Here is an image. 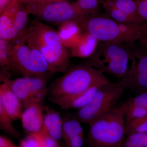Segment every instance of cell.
Masks as SVG:
<instances>
[{
  "instance_id": "obj_11",
  "label": "cell",
  "mask_w": 147,
  "mask_h": 147,
  "mask_svg": "<svg viewBox=\"0 0 147 147\" xmlns=\"http://www.w3.org/2000/svg\"><path fill=\"white\" fill-rule=\"evenodd\" d=\"M45 105L42 103H33L24 108L21 119L24 130L28 134L42 130Z\"/></svg>"
},
{
  "instance_id": "obj_20",
  "label": "cell",
  "mask_w": 147,
  "mask_h": 147,
  "mask_svg": "<svg viewBox=\"0 0 147 147\" xmlns=\"http://www.w3.org/2000/svg\"><path fill=\"white\" fill-rule=\"evenodd\" d=\"M0 77L9 78V73L14 71L10 41L0 39Z\"/></svg>"
},
{
  "instance_id": "obj_24",
  "label": "cell",
  "mask_w": 147,
  "mask_h": 147,
  "mask_svg": "<svg viewBox=\"0 0 147 147\" xmlns=\"http://www.w3.org/2000/svg\"><path fill=\"white\" fill-rule=\"evenodd\" d=\"M13 121L0 104V129L11 137L19 139L20 138V134L13 126Z\"/></svg>"
},
{
  "instance_id": "obj_34",
  "label": "cell",
  "mask_w": 147,
  "mask_h": 147,
  "mask_svg": "<svg viewBox=\"0 0 147 147\" xmlns=\"http://www.w3.org/2000/svg\"><path fill=\"white\" fill-rule=\"evenodd\" d=\"M0 147H17V146L8 137L3 135H1Z\"/></svg>"
},
{
  "instance_id": "obj_3",
  "label": "cell",
  "mask_w": 147,
  "mask_h": 147,
  "mask_svg": "<svg viewBox=\"0 0 147 147\" xmlns=\"http://www.w3.org/2000/svg\"><path fill=\"white\" fill-rule=\"evenodd\" d=\"M89 125L87 147H121L126 137L125 116L121 105L111 108Z\"/></svg>"
},
{
  "instance_id": "obj_37",
  "label": "cell",
  "mask_w": 147,
  "mask_h": 147,
  "mask_svg": "<svg viewBox=\"0 0 147 147\" xmlns=\"http://www.w3.org/2000/svg\"><path fill=\"white\" fill-rule=\"evenodd\" d=\"M20 2L22 3L25 4L27 3L30 2L32 1L33 0H18Z\"/></svg>"
},
{
  "instance_id": "obj_10",
  "label": "cell",
  "mask_w": 147,
  "mask_h": 147,
  "mask_svg": "<svg viewBox=\"0 0 147 147\" xmlns=\"http://www.w3.org/2000/svg\"><path fill=\"white\" fill-rule=\"evenodd\" d=\"M101 4L106 14L121 24L133 26L144 22L133 0H109Z\"/></svg>"
},
{
  "instance_id": "obj_36",
  "label": "cell",
  "mask_w": 147,
  "mask_h": 147,
  "mask_svg": "<svg viewBox=\"0 0 147 147\" xmlns=\"http://www.w3.org/2000/svg\"><path fill=\"white\" fill-rule=\"evenodd\" d=\"M68 0H33L32 1L37 2H62L68 1Z\"/></svg>"
},
{
  "instance_id": "obj_25",
  "label": "cell",
  "mask_w": 147,
  "mask_h": 147,
  "mask_svg": "<svg viewBox=\"0 0 147 147\" xmlns=\"http://www.w3.org/2000/svg\"><path fill=\"white\" fill-rule=\"evenodd\" d=\"M121 105L124 112L126 125L133 120L147 115V110L145 108L135 105H127L124 103Z\"/></svg>"
},
{
  "instance_id": "obj_28",
  "label": "cell",
  "mask_w": 147,
  "mask_h": 147,
  "mask_svg": "<svg viewBox=\"0 0 147 147\" xmlns=\"http://www.w3.org/2000/svg\"><path fill=\"white\" fill-rule=\"evenodd\" d=\"M137 38V40L144 48L147 54V22L133 26Z\"/></svg>"
},
{
  "instance_id": "obj_30",
  "label": "cell",
  "mask_w": 147,
  "mask_h": 147,
  "mask_svg": "<svg viewBox=\"0 0 147 147\" xmlns=\"http://www.w3.org/2000/svg\"><path fill=\"white\" fill-rule=\"evenodd\" d=\"M128 105H133L147 110V92L142 93L131 98L124 102Z\"/></svg>"
},
{
  "instance_id": "obj_2",
  "label": "cell",
  "mask_w": 147,
  "mask_h": 147,
  "mask_svg": "<svg viewBox=\"0 0 147 147\" xmlns=\"http://www.w3.org/2000/svg\"><path fill=\"white\" fill-rule=\"evenodd\" d=\"M103 73L87 61L71 65L48 87V98H59L109 84Z\"/></svg>"
},
{
  "instance_id": "obj_39",
  "label": "cell",
  "mask_w": 147,
  "mask_h": 147,
  "mask_svg": "<svg viewBox=\"0 0 147 147\" xmlns=\"http://www.w3.org/2000/svg\"></svg>"
},
{
  "instance_id": "obj_17",
  "label": "cell",
  "mask_w": 147,
  "mask_h": 147,
  "mask_svg": "<svg viewBox=\"0 0 147 147\" xmlns=\"http://www.w3.org/2000/svg\"><path fill=\"white\" fill-rule=\"evenodd\" d=\"M58 32L64 46L70 49L79 42L84 31L76 21H69L59 26Z\"/></svg>"
},
{
  "instance_id": "obj_4",
  "label": "cell",
  "mask_w": 147,
  "mask_h": 147,
  "mask_svg": "<svg viewBox=\"0 0 147 147\" xmlns=\"http://www.w3.org/2000/svg\"><path fill=\"white\" fill-rule=\"evenodd\" d=\"M76 21L99 42L133 44L137 41L133 26L119 23L106 14L82 16Z\"/></svg>"
},
{
  "instance_id": "obj_38",
  "label": "cell",
  "mask_w": 147,
  "mask_h": 147,
  "mask_svg": "<svg viewBox=\"0 0 147 147\" xmlns=\"http://www.w3.org/2000/svg\"><path fill=\"white\" fill-rule=\"evenodd\" d=\"M108 1H109V0H99L100 3H102Z\"/></svg>"
},
{
  "instance_id": "obj_14",
  "label": "cell",
  "mask_w": 147,
  "mask_h": 147,
  "mask_svg": "<svg viewBox=\"0 0 147 147\" xmlns=\"http://www.w3.org/2000/svg\"><path fill=\"white\" fill-rule=\"evenodd\" d=\"M42 130L53 139L59 141L62 139L63 117L60 113L45 105Z\"/></svg>"
},
{
  "instance_id": "obj_1",
  "label": "cell",
  "mask_w": 147,
  "mask_h": 147,
  "mask_svg": "<svg viewBox=\"0 0 147 147\" xmlns=\"http://www.w3.org/2000/svg\"><path fill=\"white\" fill-rule=\"evenodd\" d=\"M25 37L27 45L43 55L53 74L65 73L71 66L70 53L58 31L35 19L27 28Z\"/></svg>"
},
{
  "instance_id": "obj_8",
  "label": "cell",
  "mask_w": 147,
  "mask_h": 147,
  "mask_svg": "<svg viewBox=\"0 0 147 147\" xmlns=\"http://www.w3.org/2000/svg\"><path fill=\"white\" fill-rule=\"evenodd\" d=\"M29 14L36 20L59 26L69 21H76L80 17L73 3L68 1L37 2L24 4Z\"/></svg>"
},
{
  "instance_id": "obj_13",
  "label": "cell",
  "mask_w": 147,
  "mask_h": 147,
  "mask_svg": "<svg viewBox=\"0 0 147 147\" xmlns=\"http://www.w3.org/2000/svg\"><path fill=\"white\" fill-rule=\"evenodd\" d=\"M0 104L13 121L21 119L23 103L5 83L0 85Z\"/></svg>"
},
{
  "instance_id": "obj_33",
  "label": "cell",
  "mask_w": 147,
  "mask_h": 147,
  "mask_svg": "<svg viewBox=\"0 0 147 147\" xmlns=\"http://www.w3.org/2000/svg\"><path fill=\"white\" fill-rule=\"evenodd\" d=\"M137 5L138 11L143 21L147 22V0H133Z\"/></svg>"
},
{
  "instance_id": "obj_22",
  "label": "cell",
  "mask_w": 147,
  "mask_h": 147,
  "mask_svg": "<svg viewBox=\"0 0 147 147\" xmlns=\"http://www.w3.org/2000/svg\"><path fill=\"white\" fill-rule=\"evenodd\" d=\"M81 123L71 113H67L63 118L62 139L64 142L77 135H84Z\"/></svg>"
},
{
  "instance_id": "obj_18",
  "label": "cell",
  "mask_w": 147,
  "mask_h": 147,
  "mask_svg": "<svg viewBox=\"0 0 147 147\" xmlns=\"http://www.w3.org/2000/svg\"><path fill=\"white\" fill-rule=\"evenodd\" d=\"M99 42L89 34L84 31L79 42L70 49V57L90 58L93 55Z\"/></svg>"
},
{
  "instance_id": "obj_27",
  "label": "cell",
  "mask_w": 147,
  "mask_h": 147,
  "mask_svg": "<svg viewBox=\"0 0 147 147\" xmlns=\"http://www.w3.org/2000/svg\"><path fill=\"white\" fill-rule=\"evenodd\" d=\"M121 147H147V134L134 133L126 136Z\"/></svg>"
},
{
  "instance_id": "obj_31",
  "label": "cell",
  "mask_w": 147,
  "mask_h": 147,
  "mask_svg": "<svg viewBox=\"0 0 147 147\" xmlns=\"http://www.w3.org/2000/svg\"><path fill=\"white\" fill-rule=\"evenodd\" d=\"M41 147H60L58 141L42 130L38 132Z\"/></svg>"
},
{
  "instance_id": "obj_29",
  "label": "cell",
  "mask_w": 147,
  "mask_h": 147,
  "mask_svg": "<svg viewBox=\"0 0 147 147\" xmlns=\"http://www.w3.org/2000/svg\"><path fill=\"white\" fill-rule=\"evenodd\" d=\"M21 147H41L38 133L28 134L20 142Z\"/></svg>"
},
{
  "instance_id": "obj_15",
  "label": "cell",
  "mask_w": 147,
  "mask_h": 147,
  "mask_svg": "<svg viewBox=\"0 0 147 147\" xmlns=\"http://www.w3.org/2000/svg\"><path fill=\"white\" fill-rule=\"evenodd\" d=\"M1 82L5 83L21 100L24 109L35 102L32 96L26 77L10 79L6 77H0Z\"/></svg>"
},
{
  "instance_id": "obj_23",
  "label": "cell",
  "mask_w": 147,
  "mask_h": 147,
  "mask_svg": "<svg viewBox=\"0 0 147 147\" xmlns=\"http://www.w3.org/2000/svg\"><path fill=\"white\" fill-rule=\"evenodd\" d=\"M99 0H76L73 3L74 7L81 16L98 13Z\"/></svg>"
},
{
  "instance_id": "obj_19",
  "label": "cell",
  "mask_w": 147,
  "mask_h": 147,
  "mask_svg": "<svg viewBox=\"0 0 147 147\" xmlns=\"http://www.w3.org/2000/svg\"><path fill=\"white\" fill-rule=\"evenodd\" d=\"M35 102L43 103L48 94L47 82L49 78L42 76L26 77Z\"/></svg>"
},
{
  "instance_id": "obj_12",
  "label": "cell",
  "mask_w": 147,
  "mask_h": 147,
  "mask_svg": "<svg viewBox=\"0 0 147 147\" xmlns=\"http://www.w3.org/2000/svg\"><path fill=\"white\" fill-rule=\"evenodd\" d=\"M100 87H93L85 91L56 98H48L62 110H79L91 100Z\"/></svg>"
},
{
  "instance_id": "obj_32",
  "label": "cell",
  "mask_w": 147,
  "mask_h": 147,
  "mask_svg": "<svg viewBox=\"0 0 147 147\" xmlns=\"http://www.w3.org/2000/svg\"><path fill=\"white\" fill-rule=\"evenodd\" d=\"M65 147H84L86 138L84 135H79L70 138L65 142Z\"/></svg>"
},
{
  "instance_id": "obj_35",
  "label": "cell",
  "mask_w": 147,
  "mask_h": 147,
  "mask_svg": "<svg viewBox=\"0 0 147 147\" xmlns=\"http://www.w3.org/2000/svg\"><path fill=\"white\" fill-rule=\"evenodd\" d=\"M12 0H0V13L5 8Z\"/></svg>"
},
{
  "instance_id": "obj_26",
  "label": "cell",
  "mask_w": 147,
  "mask_h": 147,
  "mask_svg": "<svg viewBox=\"0 0 147 147\" xmlns=\"http://www.w3.org/2000/svg\"><path fill=\"white\" fill-rule=\"evenodd\" d=\"M134 133L147 134V115L133 120L126 125V136Z\"/></svg>"
},
{
  "instance_id": "obj_21",
  "label": "cell",
  "mask_w": 147,
  "mask_h": 147,
  "mask_svg": "<svg viewBox=\"0 0 147 147\" xmlns=\"http://www.w3.org/2000/svg\"><path fill=\"white\" fill-rule=\"evenodd\" d=\"M29 14L24 4L20 2L19 9L11 31L10 42L20 36L26 30L28 27Z\"/></svg>"
},
{
  "instance_id": "obj_6",
  "label": "cell",
  "mask_w": 147,
  "mask_h": 147,
  "mask_svg": "<svg viewBox=\"0 0 147 147\" xmlns=\"http://www.w3.org/2000/svg\"><path fill=\"white\" fill-rule=\"evenodd\" d=\"M25 32L10 41L14 71L21 74L23 77L42 76L50 78L53 74L50 71L47 61L39 51L27 45Z\"/></svg>"
},
{
  "instance_id": "obj_7",
  "label": "cell",
  "mask_w": 147,
  "mask_h": 147,
  "mask_svg": "<svg viewBox=\"0 0 147 147\" xmlns=\"http://www.w3.org/2000/svg\"><path fill=\"white\" fill-rule=\"evenodd\" d=\"M125 89L117 82L98 88L91 100L84 107L70 113L81 123H90L115 107L123 96Z\"/></svg>"
},
{
  "instance_id": "obj_5",
  "label": "cell",
  "mask_w": 147,
  "mask_h": 147,
  "mask_svg": "<svg viewBox=\"0 0 147 147\" xmlns=\"http://www.w3.org/2000/svg\"><path fill=\"white\" fill-rule=\"evenodd\" d=\"M132 44L100 42L87 61L94 68L112 74L120 80L128 71Z\"/></svg>"
},
{
  "instance_id": "obj_16",
  "label": "cell",
  "mask_w": 147,
  "mask_h": 147,
  "mask_svg": "<svg viewBox=\"0 0 147 147\" xmlns=\"http://www.w3.org/2000/svg\"><path fill=\"white\" fill-rule=\"evenodd\" d=\"M20 2L12 0L0 13V39L9 41V36Z\"/></svg>"
},
{
  "instance_id": "obj_9",
  "label": "cell",
  "mask_w": 147,
  "mask_h": 147,
  "mask_svg": "<svg viewBox=\"0 0 147 147\" xmlns=\"http://www.w3.org/2000/svg\"><path fill=\"white\" fill-rule=\"evenodd\" d=\"M131 45V66L125 76L118 83L124 88L134 92L137 95L147 92V54L141 45Z\"/></svg>"
}]
</instances>
